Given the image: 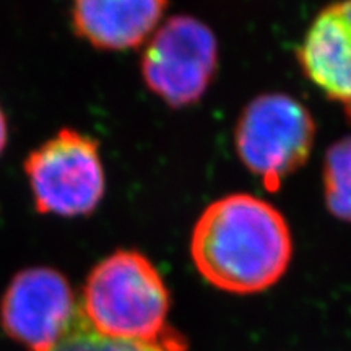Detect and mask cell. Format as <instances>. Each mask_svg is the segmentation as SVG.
Masks as SVG:
<instances>
[{
  "label": "cell",
  "mask_w": 351,
  "mask_h": 351,
  "mask_svg": "<svg viewBox=\"0 0 351 351\" xmlns=\"http://www.w3.org/2000/svg\"><path fill=\"white\" fill-rule=\"evenodd\" d=\"M293 243L283 215L251 194L213 202L197 219L191 254L199 274L223 291L252 295L282 278Z\"/></svg>",
  "instance_id": "6da1fadb"
},
{
  "label": "cell",
  "mask_w": 351,
  "mask_h": 351,
  "mask_svg": "<svg viewBox=\"0 0 351 351\" xmlns=\"http://www.w3.org/2000/svg\"><path fill=\"white\" fill-rule=\"evenodd\" d=\"M90 326L109 339L173 350L169 293L156 267L137 251H117L88 275L80 302Z\"/></svg>",
  "instance_id": "7a4b0ae2"
},
{
  "label": "cell",
  "mask_w": 351,
  "mask_h": 351,
  "mask_svg": "<svg viewBox=\"0 0 351 351\" xmlns=\"http://www.w3.org/2000/svg\"><path fill=\"white\" fill-rule=\"evenodd\" d=\"M25 173L39 213L88 215L106 187L98 142L72 129H62L29 153Z\"/></svg>",
  "instance_id": "3957f363"
},
{
  "label": "cell",
  "mask_w": 351,
  "mask_h": 351,
  "mask_svg": "<svg viewBox=\"0 0 351 351\" xmlns=\"http://www.w3.org/2000/svg\"><path fill=\"white\" fill-rule=\"evenodd\" d=\"M315 127L307 109L275 93L254 99L236 127V148L243 163L275 191L309 156Z\"/></svg>",
  "instance_id": "277c9868"
},
{
  "label": "cell",
  "mask_w": 351,
  "mask_h": 351,
  "mask_svg": "<svg viewBox=\"0 0 351 351\" xmlns=\"http://www.w3.org/2000/svg\"><path fill=\"white\" fill-rule=\"evenodd\" d=\"M217 67V41L207 25L173 16L153 34L142 59L145 83L174 108L195 103Z\"/></svg>",
  "instance_id": "5b68a950"
},
{
  "label": "cell",
  "mask_w": 351,
  "mask_h": 351,
  "mask_svg": "<svg viewBox=\"0 0 351 351\" xmlns=\"http://www.w3.org/2000/svg\"><path fill=\"white\" fill-rule=\"evenodd\" d=\"M78 302L69 280L49 267H33L13 276L0 302V324L26 351H52Z\"/></svg>",
  "instance_id": "8992f818"
},
{
  "label": "cell",
  "mask_w": 351,
  "mask_h": 351,
  "mask_svg": "<svg viewBox=\"0 0 351 351\" xmlns=\"http://www.w3.org/2000/svg\"><path fill=\"white\" fill-rule=\"evenodd\" d=\"M300 62L314 85L343 104L351 121V0L319 13L302 41Z\"/></svg>",
  "instance_id": "52a82bcc"
},
{
  "label": "cell",
  "mask_w": 351,
  "mask_h": 351,
  "mask_svg": "<svg viewBox=\"0 0 351 351\" xmlns=\"http://www.w3.org/2000/svg\"><path fill=\"white\" fill-rule=\"evenodd\" d=\"M165 8L166 0H73L72 23L96 49L125 51L150 36Z\"/></svg>",
  "instance_id": "ba28073f"
},
{
  "label": "cell",
  "mask_w": 351,
  "mask_h": 351,
  "mask_svg": "<svg viewBox=\"0 0 351 351\" xmlns=\"http://www.w3.org/2000/svg\"><path fill=\"white\" fill-rule=\"evenodd\" d=\"M324 187L328 210L351 223V137L332 145L327 152Z\"/></svg>",
  "instance_id": "9c48e42d"
},
{
  "label": "cell",
  "mask_w": 351,
  "mask_h": 351,
  "mask_svg": "<svg viewBox=\"0 0 351 351\" xmlns=\"http://www.w3.org/2000/svg\"><path fill=\"white\" fill-rule=\"evenodd\" d=\"M52 351H166L160 346L140 341L109 339L90 326L78 302V307Z\"/></svg>",
  "instance_id": "30bf717a"
},
{
  "label": "cell",
  "mask_w": 351,
  "mask_h": 351,
  "mask_svg": "<svg viewBox=\"0 0 351 351\" xmlns=\"http://www.w3.org/2000/svg\"><path fill=\"white\" fill-rule=\"evenodd\" d=\"M7 145V121L5 116H3V111L0 109V153L3 152Z\"/></svg>",
  "instance_id": "8fae6325"
}]
</instances>
